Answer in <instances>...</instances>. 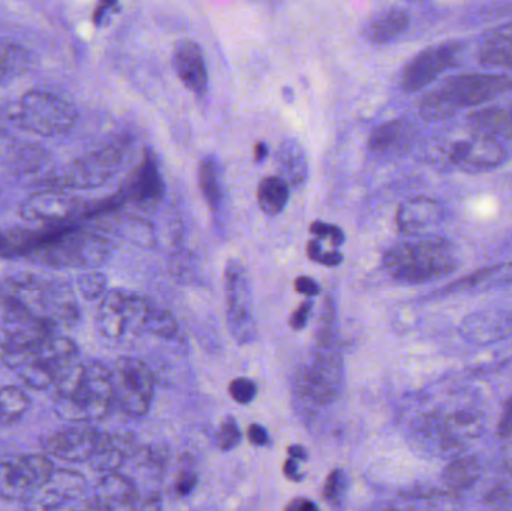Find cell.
Instances as JSON below:
<instances>
[{
    "label": "cell",
    "mask_w": 512,
    "mask_h": 511,
    "mask_svg": "<svg viewBox=\"0 0 512 511\" xmlns=\"http://www.w3.org/2000/svg\"><path fill=\"white\" fill-rule=\"evenodd\" d=\"M84 212H87L84 201L56 188L30 195L20 207L24 221L47 225L48 228L63 227V224Z\"/></svg>",
    "instance_id": "2e32d148"
},
{
    "label": "cell",
    "mask_w": 512,
    "mask_h": 511,
    "mask_svg": "<svg viewBox=\"0 0 512 511\" xmlns=\"http://www.w3.org/2000/svg\"><path fill=\"white\" fill-rule=\"evenodd\" d=\"M312 302L301 303L300 308L292 314L291 327L294 330H301L307 324V320L310 317V311H312Z\"/></svg>",
    "instance_id": "681fc988"
},
{
    "label": "cell",
    "mask_w": 512,
    "mask_h": 511,
    "mask_svg": "<svg viewBox=\"0 0 512 511\" xmlns=\"http://www.w3.org/2000/svg\"><path fill=\"white\" fill-rule=\"evenodd\" d=\"M113 249L107 236L89 228L57 227L26 257L53 269H96L110 260Z\"/></svg>",
    "instance_id": "3957f363"
},
{
    "label": "cell",
    "mask_w": 512,
    "mask_h": 511,
    "mask_svg": "<svg viewBox=\"0 0 512 511\" xmlns=\"http://www.w3.org/2000/svg\"><path fill=\"white\" fill-rule=\"evenodd\" d=\"M468 125L475 135L510 140L512 138V104L507 107H486L472 111L468 116Z\"/></svg>",
    "instance_id": "603a6c76"
},
{
    "label": "cell",
    "mask_w": 512,
    "mask_h": 511,
    "mask_svg": "<svg viewBox=\"0 0 512 511\" xmlns=\"http://www.w3.org/2000/svg\"><path fill=\"white\" fill-rule=\"evenodd\" d=\"M198 479L195 476V473L192 471H183L180 474L179 479L176 482V492L182 497H186V495L191 494L194 491L195 486H197Z\"/></svg>",
    "instance_id": "7dc6e473"
},
{
    "label": "cell",
    "mask_w": 512,
    "mask_h": 511,
    "mask_svg": "<svg viewBox=\"0 0 512 511\" xmlns=\"http://www.w3.org/2000/svg\"><path fill=\"white\" fill-rule=\"evenodd\" d=\"M147 333L161 336V338H174L177 333V323L173 315L165 309L152 306L149 321H147Z\"/></svg>",
    "instance_id": "74e56055"
},
{
    "label": "cell",
    "mask_w": 512,
    "mask_h": 511,
    "mask_svg": "<svg viewBox=\"0 0 512 511\" xmlns=\"http://www.w3.org/2000/svg\"><path fill=\"white\" fill-rule=\"evenodd\" d=\"M412 141H414V128L403 120H393L379 126L373 132L369 146L378 155H402L412 146Z\"/></svg>",
    "instance_id": "cb8c5ba5"
},
{
    "label": "cell",
    "mask_w": 512,
    "mask_h": 511,
    "mask_svg": "<svg viewBox=\"0 0 512 511\" xmlns=\"http://www.w3.org/2000/svg\"><path fill=\"white\" fill-rule=\"evenodd\" d=\"M164 191V182L155 159L152 156H146L129 186V195L137 203L150 204L161 200Z\"/></svg>",
    "instance_id": "484cf974"
},
{
    "label": "cell",
    "mask_w": 512,
    "mask_h": 511,
    "mask_svg": "<svg viewBox=\"0 0 512 511\" xmlns=\"http://www.w3.org/2000/svg\"><path fill=\"white\" fill-rule=\"evenodd\" d=\"M240 441H242V432H240L236 420H225V422L222 423L221 432H219V446H221V449H234V447L239 446Z\"/></svg>",
    "instance_id": "7bdbcfd3"
},
{
    "label": "cell",
    "mask_w": 512,
    "mask_h": 511,
    "mask_svg": "<svg viewBox=\"0 0 512 511\" xmlns=\"http://www.w3.org/2000/svg\"><path fill=\"white\" fill-rule=\"evenodd\" d=\"M508 155L501 141L475 135L471 140L456 141L445 147V159L451 167L466 173L495 170L507 161Z\"/></svg>",
    "instance_id": "e0dca14e"
},
{
    "label": "cell",
    "mask_w": 512,
    "mask_h": 511,
    "mask_svg": "<svg viewBox=\"0 0 512 511\" xmlns=\"http://www.w3.org/2000/svg\"><path fill=\"white\" fill-rule=\"evenodd\" d=\"M277 165L289 185H300L306 180L307 162L304 150L294 140L283 141L277 150Z\"/></svg>",
    "instance_id": "1f68e13d"
},
{
    "label": "cell",
    "mask_w": 512,
    "mask_h": 511,
    "mask_svg": "<svg viewBox=\"0 0 512 511\" xmlns=\"http://www.w3.org/2000/svg\"><path fill=\"white\" fill-rule=\"evenodd\" d=\"M9 120L27 132L56 137L71 131L78 122V110L68 99L48 90L24 93L8 111Z\"/></svg>",
    "instance_id": "8992f818"
},
{
    "label": "cell",
    "mask_w": 512,
    "mask_h": 511,
    "mask_svg": "<svg viewBox=\"0 0 512 511\" xmlns=\"http://www.w3.org/2000/svg\"><path fill=\"white\" fill-rule=\"evenodd\" d=\"M87 492V482L83 474L77 471L54 470L50 480L42 486L41 491L23 504L26 510H54L68 506Z\"/></svg>",
    "instance_id": "ac0fdd59"
},
{
    "label": "cell",
    "mask_w": 512,
    "mask_h": 511,
    "mask_svg": "<svg viewBox=\"0 0 512 511\" xmlns=\"http://www.w3.org/2000/svg\"><path fill=\"white\" fill-rule=\"evenodd\" d=\"M307 255H309L310 260L315 261V263L330 267L339 266L343 258L342 254L334 251V249L333 251L325 252L319 240L309 242V245H307Z\"/></svg>",
    "instance_id": "b9f144b4"
},
{
    "label": "cell",
    "mask_w": 512,
    "mask_h": 511,
    "mask_svg": "<svg viewBox=\"0 0 512 511\" xmlns=\"http://www.w3.org/2000/svg\"><path fill=\"white\" fill-rule=\"evenodd\" d=\"M78 354L80 348L71 338L54 332L8 357L3 363L23 381L24 386L41 392L59 383L77 362Z\"/></svg>",
    "instance_id": "277c9868"
},
{
    "label": "cell",
    "mask_w": 512,
    "mask_h": 511,
    "mask_svg": "<svg viewBox=\"0 0 512 511\" xmlns=\"http://www.w3.org/2000/svg\"><path fill=\"white\" fill-rule=\"evenodd\" d=\"M310 233L315 234L318 237H324V239L330 240L331 246L334 249L340 248L342 246L343 240V231L340 230L339 227H334V225L324 224V222H313L312 227H310Z\"/></svg>",
    "instance_id": "f6af8a7d"
},
{
    "label": "cell",
    "mask_w": 512,
    "mask_h": 511,
    "mask_svg": "<svg viewBox=\"0 0 512 511\" xmlns=\"http://www.w3.org/2000/svg\"><path fill=\"white\" fill-rule=\"evenodd\" d=\"M248 437L255 446H265V444L268 443V432L259 425H251L248 431Z\"/></svg>",
    "instance_id": "816d5d0a"
},
{
    "label": "cell",
    "mask_w": 512,
    "mask_h": 511,
    "mask_svg": "<svg viewBox=\"0 0 512 511\" xmlns=\"http://www.w3.org/2000/svg\"><path fill=\"white\" fill-rule=\"evenodd\" d=\"M258 206L265 215H279L289 200V183L283 177H265L256 192Z\"/></svg>",
    "instance_id": "e575fe53"
},
{
    "label": "cell",
    "mask_w": 512,
    "mask_h": 511,
    "mask_svg": "<svg viewBox=\"0 0 512 511\" xmlns=\"http://www.w3.org/2000/svg\"><path fill=\"white\" fill-rule=\"evenodd\" d=\"M140 495L132 480L114 473H105L86 501L87 509L129 510L137 507Z\"/></svg>",
    "instance_id": "ffe728a7"
},
{
    "label": "cell",
    "mask_w": 512,
    "mask_h": 511,
    "mask_svg": "<svg viewBox=\"0 0 512 511\" xmlns=\"http://www.w3.org/2000/svg\"><path fill=\"white\" fill-rule=\"evenodd\" d=\"M173 68L183 86L195 93H203L209 83V71L200 45L192 39H180L174 44Z\"/></svg>",
    "instance_id": "44dd1931"
},
{
    "label": "cell",
    "mask_w": 512,
    "mask_h": 511,
    "mask_svg": "<svg viewBox=\"0 0 512 511\" xmlns=\"http://www.w3.org/2000/svg\"><path fill=\"white\" fill-rule=\"evenodd\" d=\"M411 23L405 9L391 8L370 20L364 26V36L375 44H388L406 32Z\"/></svg>",
    "instance_id": "d4e9b609"
},
{
    "label": "cell",
    "mask_w": 512,
    "mask_h": 511,
    "mask_svg": "<svg viewBox=\"0 0 512 511\" xmlns=\"http://www.w3.org/2000/svg\"><path fill=\"white\" fill-rule=\"evenodd\" d=\"M128 144L116 141L102 149L93 150L72 162L62 174L50 180L56 189H90L104 185L122 167Z\"/></svg>",
    "instance_id": "9c48e42d"
},
{
    "label": "cell",
    "mask_w": 512,
    "mask_h": 511,
    "mask_svg": "<svg viewBox=\"0 0 512 511\" xmlns=\"http://www.w3.org/2000/svg\"><path fill=\"white\" fill-rule=\"evenodd\" d=\"M345 492V474H343V471L340 470L333 471V473L327 477V482H325L324 492H322V495H324V500L327 501V503H331L334 504V506H337V504L342 501Z\"/></svg>",
    "instance_id": "ab89813d"
},
{
    "label": "cell",
    "mask_w": 512,
    "mask_h": 511,
    "mask_svg": "<svg viewBox=\"0 0 512 511\" xmlns=\"http://www.w3.org/2000/svg\"><path fill=\"white\" fill-rule=\"evenodd\" d=\"M501 459L505 471L512 476V443L502 449Z\"/></svg>",
    "instance_id": "11a10c76"
},
{
    "label": "cell",
    "mask_w": 512,
    "mask_h": 511,
    "mask_svg": "<svg viewBox=\"0 0 512 511\" xmlns=\"http://www.w3.org/2000/svg\"><path fill=\"white\" fill-rule=\"evenodd\" d=\"M107 276L99 272L84 273L77 278V290L86 300H95L107 293Z\"/></svg>",
    "instance_id": "f35d334b"
},
{
    "label": "cell",
    "mask_w": 512,
    "mask_h": 511,
    "mask_svg": "<svg viewBox=\"0 0 512 511\" xmlns=\"http://www.w3.org/2000/svg\"><path fill=\"white\" fill-rule=\"evenodd\" d=\"M32 66L33 56L23 45L0 38V86L23 77Z\"/></svg>",
    "instance_id": "83f0119b"
},
{
    "label": "cell",
    "mask_w": 512,
    "mask_h": 511,
    "mask_svg": "<svg viewBox=\"0 0 512 511\" xmlns=\"http://www.w3.org/2000/svg\"><path fill=\"white\" fill-rule=\"evenodd\" d=\"M268 155V147L264 143H258L255 146V159L258 162L264 161L265 156Z\"/></svg>",
    "instance_id": "6f0895ef"
},
{
    "label": "cell",
    "mask_w": 512,
    "mask_h": 511,
    "mask_svg": "<svg viewBox=\"0 0 512 511\" xmlns=\"http://www.w3.org/2000/svg\"><path fill=\"white\" fill-rule=\"evenodd\" d=\"M198 180L207 204L212 207V210H218L222 204L221 176H219L218 164L209 156L200 164Z\"/></svg>",
    "instance_id": "d590c367"
},
{
    "label": "cell",
    "mask_w": 512,
    "mask_h": 511,
    "mask_svg": "<svg viewBox=\"0 0 512 511\" xmlns=\"http://www.w3.org/2000/svg\"><path fill=\"white\" fill-rule=\"evenodd\" d=\"M480 60L489 68L508 69L512 65V23L492 30L484 39Z\"/></svg>",
    "instance_id": "4316f807"
},
{
    "label": "cell",
    "mask_w": 512,
    "mask_h": 511,
    "mask_svg": "<svg viewBox=\"0 0 512 511\" xmlns=\"http://www.w3.org/2000/svg\"><path fill=\"white\" fill-rule=\"evenodd\" d=\"M2 311L23 315L53 332L77 326L80 305L74 288L59 279L23 275L0 288Z\"/></svg>",
    "instance_id": "6da1fadb"
},
{
    "label": "cell",
    "mask_w": 512,
    "mask_h": 511,
    "mask_svg": "<svg viewBox=\"0 0 512 511\" xmlns=\"http://www.w3.org/2000/svg\"><path fill=\"white\" fill-rule=\"evenodd\" d=\"M453 102L445 95L441 87L426 93L420 101V114L427 122H441L450 119L457 113Z\"/></svg>",
    "instance_id": "8d00e7d4"
},
{
    "label": "cell",
    "mask_w": 512,
    "mask_h": 511,
    "mask_svg": "<svg viewBox=\"0 0 512 511\" xmlns=\"http://www.w3.org/2000/svg\"><path fill=\"white\" fill-rule=\"evenodd\" d=\"M384 264L390 275L403 284L435 281L459 267L453 245L442 237L400 243L385 254Z\"/></svg>",
    "instance_id": "5b68a950"
},
{
    "label": "cell",
    "mask_w": 512,
    "mask_h": 511,
    "mask_svg": "<svg viewBox=\"0 0 512 511\" xmlns=\"http://www.w3.org/2000/svg\"><path fill=\"white\" fill-rule=\"evenodd\" d=\"M131 453V441L116 435L102 434L101 443L95 456L90 459V465L101 473H114L122 467Z\"/></svg>",
    "instance_id": "f1b7e54d"
},
{
    "label": "cell",
    "mask_w": 512,
    "mask_h": 511,
    "mask_svg": "<svg viewBox=\"0 0 512 511\" xmlns=\"http://www.w3.org/2000/svg\"><path fill=\"white\" fill-rule=\"evenodd\" d=\"M318 507H316V504H313L310 500H303V498H298V500L292 501L291 504H289L288 507H286V510H294V511H309V510H316Z\"/></svg>",
    "instance_id": "db71d44e"
},
{
    "label": "cell",
    "mask_w": 512,
    "mask_h": 511,
    "mask_svg": "<svg viewBox=\"0 0 512 511\" xmlns=\"http://www.w3.org/2000/svg\"><path fill=\"white\" fill-rule=\"evenodd\" d=\"M53 389L54 413L68 423L92 425L114 404L110 368L98 360H77Z\"/></svg>",
    "instance_id": "7a4b0ae2"
},
{
    "label": "cell",
    "mask_w": 512,
    "mask_h": 511,
    "mask_svg": "<svg viewBox=\"0 0 512 511\" xmlns=\"http://www.w3.org/2000/svg\"><path fill=\"white\" fill-rule=\"evenodd\" d=\"M304 395L319 404H330L339 396L343 384V362L339 350L324 342L297 378Z\"/></svg>",
    "instance_id": "7c38bea8"
},
{
    "label": "cell",
    "mask_w": 512,
    "mask_h": 511,
    "mask_svg": "<svg viewBox=\"0 0 512 511\" xmlns=\"http://www.w3.org/2000/svg\"><path fill=\"white\" fill-rule=\"evenodd\" d=\"M295 290L304 294V296L312 297L319 294L321 288H319L318 282L313 281L309 276H300V278L295 279Z\"/></svg>",
    "instance_id": "f907efd6"
},
{
    "label": "cell",
    "mask_w": 512,
    "mask_h": 511,
    "mask_svg": "<svg viewBox=\"0 0 512 511\" xmlns=\"http://www.w3.org/2000/svg\"><path fill=\"white\" fill-rule=\"evenodd\" d=\"M289 458L295 459V461H304L307 458L306 450L298 446L289 447Z\"/></svg>",
    "instance_id": "9f6ffc18"
},
{
    "label": "cell",
    "mask_w": 512,
    "mask_h": 511,
    "mask_svg": "<svg viewBox=\"0 0 512 511\" xmlns=\"http://www.w3.org/2000/svg\"><path fill=\"white\" fill-rule=\"evenodd\" d=\"M116 8L117 0H99L95 12H93V21H95L96 26H102L110 12L116 11Z\"/></svg>",
    "instance_id": "c3c4849f"
},
{
    "label": "cell",
    "mask_w": 512,
    "mask_h": 511,
    "mask_svg": "<svg viewBox=\"0 0 512 511\" xmlns=\"http://www.w3.org/2000/svg\"><path fill=\"white\" fill-rule=\"evenodd\" d=\"M110 372L114 404L132 417L149 413L155 398V378L149 366L134 357H120Z\"/></svg>",
    "instance_id": "ba28073f"
},
{
    "label": "cell",
    "mask_w": 512,
    "mask_h": 511,
    "mask_svg": "<svg viewBox=\"0 0 512 511\" xmlns=\"http://www.w3.org/2000/svg\"><path fill=\"white\" fill-rule=\"evenodd\" d=\"M411 2H421V0H411Z\"/></svg>",
    "instance_id": "680465c9"
},
{
    "label": "cell",
    "mask_w": 512,
    "mask_h": 511,
    "mask_svg": "<svg viewBox=\"0 0 512 511\" xmlns=\"http://www.w3.org/2000/svg\"><path fill=\"white\" fill-rule=\"evenodd\" d=\"M460 336L469 344L492 345L512 336V314L502 309L472 312L460 324Z\"/></svg>",
    "instance_id": "d6986e66"
},
{
    "label": "cell",
    "mask_w": 512,
    "mask_h": 511,
    "mask_svg": "<svg viewBox=\"0 0 512 511\" xmlns=\"http://www.w3.org/2000/svg\"><path fill=\"white\" fill-rule=\"evenodd\" d=\"M512 284V261L477 270L445 288V293H463V291L480 290L495 285Z\"/></svg>",
    "instance_id": "f546056e"
},
{
    "label": "cell",
    "mask_w": 512,
    "mask_h": 511,
    "mask_svg": "<svg viewBox=\"0 0 512 511\" xmlns=\"http://www.w3.org/2000/svg\"><path fill=\"white\" fill-rule=\"evenodd\" d=\"M441 89L457 110L478 107L512 90V80L502 74H462L447 78Z\"/></svg>",
    "instance_id": "9a60e30c"
},
{
    "label": "cell",
    "mask_w": 512,
    "mask_h": 511,
    "mask_svg": "<svg viewBox=\"0 0 512 511\" xmlns=\"http://www.w3.org/2000/svg\"><path fill=\"white\" fill-rule=\"evenodd\" d=\"M444 207L432 198L418 197L405 201L397 212V225L406 236H423L444 219Z\"/></svg>",
    "instance_id": "7402d4cb"
},
{
    "label": "cell",
    "mask_w": 512,
    "mask_h": 511,
    "mask_svg": "<svg viewBox=\"0 0 512 511\" xmlns=\"http://www.w3.org/2000/svg\"><path fill=\"white\" fill-rule=\"evenodd\" d=\"M283 473H285L288 479L294 480V482L303 480V476L298 473V465L295 459L289 458L288 461H286L285 467H283Z\"/></svg>",
    "instance_id": "f5cc1de1"
},
{
    "label": "cell",
    "mask_w": 512,
    "mask_h": 511,
    "mask_svg": "<svg viewBox=\"0 0 512 511\" xmlns=\"http://www.w3.org/2000/svg\"><path fill=\"white\" fill-rule=\"evenodd\" d=\"M498 435L501 440H510L512 437V396L505 402L504 413L498 426Z\"/></svg>",
    "instance_id": "bcb514c9"
},
{
    "label": "cell",
    "mask_w": 512,
    "mask_h": 511,
    "mask_svg": "<svg viewBox=\"0 0 512 511\" xmlns=\"http://www.w3.org/2000/svg\"><path fill=\"white\" fill-rule=\"evenodd\" d=\"M230 395L239 404H251L256 398V384L248 378H237L230 384Z\"/></svg>",
    "instance_id": "60d3db41"
},
{
    "label": "cell",
    "mask_w": 512,
    "mask_h": 511,
    "mask_svg": "<svg viewBox=\"0 0 512 511\" xmlns=\"http://www.w3.org/2000/svg\"><path fill=\"white\" fill-rule=\"evenodd\" d=\"M102 432L90 423H69L41 440L42 452L63 462H90L101 443Z\"/></svg>",
    "instance_id": "4fadbf2b"
},
{
    "label": "cell",
    "mask_w": 512,
    "mask_h": 511,
    "mask_svg": "<svg viewBox=\"0 0 512 511\" xmlns=\"http://www.w3.org/2000/svg\"><path fill=\"white\" fill-rule=\"evenodd\" d=\"M483 503L492 509H512V492L504 486H496L484 495Z\"/></svg>",
    "instance_id": "ee69618b"
},
{
    "label": "cell",
    "mask_w": 512,
    "mask_h": 511,
    "mask_svg": "<svg viewBox=\"0 0 512 511\" xmlns=\"http://www.w3.org/2000/svg\"><path fill=\"white\" fill-rule=\"evenodd\" d=\"M225 297L231 335L239 344H251L256 338L254 299L245 267L236 260L225 267Z\"/></svg>",
    "instance_id": "8fae6325"
},
{
    "label": "cell",
    "mask_w": 512,
    "mask_h": 511,
    "mask_svg": "<svg viewBox=\"0 0 512 511\" xmlns=\"http://www.w3.org/2000/svg\"><path fill=\"white\" fill-rule=\"evenodd\" d=\"M30 396L18 386H5L0 389V428L18 425L30 410Z\"/></svg>",
    "instance_id": "836d02e7"
},
{
    "label": "cell",
    "mask_w": 512,
    "mask_h": 511,
    "mask_svg": "<svg viewBox=\"0 0 512 511\" xmlns=\"http://www.w3.org/2000/svg\"><path fill=\"white\" fill-rule=\"evenodd\" d=\"M53 461L45 455H17L0 462V498L9 503L32 500L54 473Z\"/></svg>",
    "instance_id": "30bf717a"
},
{
    "label": "cell",
    "mask_w": 512,
    "mask_h": 511,
    "mask_svg": "<svg viewBox=\"0 0 512 511\" xmlns=\"http://www.w3.org/2000/svg\"><path fill=\"white\" fill-rule=\"evenodd\" d=\"M483 474V465L477 456H457L444 471V482L450 491L462 492L474 488Z\"/></svg>",
    "instance_id": "4dcf8cb0"
},
{
    "label": "cell",
    "mask_w": 512,
    "mask_h": 511,
    "mask_svg": "<svg viewBox=\"0 0 512 511\" xmlns=\"http://www.w3.org/2000/svg\"><path fill=\"white\" fill-rule=\"evenodd\" d=\"M50 230L51 228H48L47 231L12 228V230L0 231V258L29 254L36 245L45 239Z\"/></svg>",
    "instance_id": "d6a6232c"
},
{
    "label": "cell",
    "mask_w": 512,
    "mask_h": 511,
    "mask_svg": "<svg viewBox=\"0 0 512 511\" xmlns=\"http://www.w3.org/2000/svg\"><path fill=\"white\" fill-rule=\"evenodd\" d=\"M152 302L125 290L108 291L99 303L98 327L105 338L120 341L147 333Z\"/></svg>",
    "instance_id": "52a82bcc"
},
{
    "label": "cell",
    "mask_w": 512,
    "mask_h": 511,
    "mask_svg": "<svg viewBox=\"0 0 512 511\" xmlns=\"http://www.w3.org/2000/svg\"><path fill=\"white\" fill-rule=\"evenodd\" d=\"M462 50V42L451 41L432 45L418 53L403 71V90L408 93L420 92L438 80L439 75L457 66Z\"/></svg>",
    "instance_id": "5bb4252c"
}]
</instances>
